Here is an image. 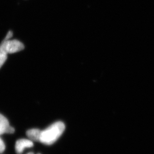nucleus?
Returning a JSON list of instances; mask_svg holds the SVG:
<instances>
[{
	"label": "nucleus",
	"instance_id": "1",
	"mask_svg": "<svg viewBox=\"0 0 154 154\" xmlns=\"http://www.w3.org/2000/svg\"><path fill=\"white\" fill-rule=\"evenodd\" d=\"M66 129L64 123L58 121L54 123L44 130L42 131L40 141L42 144L51 145L61 136Z\"/></svg>",
	"mask_w": 154,
	"mask_h": 154
},
{
	"label": "nucleus",
	"instance_id": "7",
	"mask_svg": "<svg viewBox=\"0 0 154 154\" xmlns=\"http://www.w3.org/2000/svg\"><path fill=\"white\" fill-rule=\"evenodd\" d=\"M5 148H6V146L5 145L4 142L2 140L1 138H0V154L4 152Z\"/></svg>",
	"mask_w": 154,
	"mask_h": 154
},
{
	"label": "nucleus",
	"instance_id": "9",
	"mask_svg": "<svg viewBox=\"0 0 154 154\" xmlns=\"http://www.w3.org/2000/svg\"><path fill=\"white\" fill-rule=\"evenodd\" d=\"M34 154L33 153H32V152H30V153H28V154Z\"/></svg>",
	"mask_w": 154,
	"mask_h": 154
},
{
	"label": "nucleus",
	"instance_id": "5",
	"mask_svg": "<svg viewBox=\"0 0 154 154\" xmlns=\"http://www.w3.org/2000/svg\"><path fill=\"white\" fill-rule=\"evenodd\" d=\"M42 131L38 129H31L26 131L27 137L32 141H39Z\"/></svg>",
	"mask_w": 154,
	"mask_h": 154
},
{
	"label": "nucleus",
	"instance_id": "6",
	"mask_svg": "<svg viewBox=\"0 0 154 154\" xmlns=\"http://www.w3.org/2000/svg\"><path fill=\"white\" fill-rule=\"evenodd\" d=\"M7 54L5 51L0 48V69L7 59Z\"/></svg>",
	"mask_w": 154,
	"mask_h": 154
},
{
	"label": "nucleus",
	"instance_id": "4",
	"mask_svg": "<svg viewBox=\"0 0 154 154\" xmlns=\"http://www.w3.org/2000/svg\"><path fill=\"white\" fill-rule=\"evenodd\" d=\"M34 143L29 139H22L18 140L16 143L15 150L17 154H21L25 148H29L33 147Z\"/></svg>",
	"mask_w": 154,
	"mask_h": 154
},
{
	"label": "nucleus",
	"instance_id": "3",
	"mask_svg": "<svg viewBox=\"0 0 154 154\" xmlns=\"http://www.w3.org/2000/svg\"><path fill=\"white\" fill-rule=\"evenodd\" d=\"M15 132V129L11 126L7 119L0 113V135L5 133L13 134Z\"/></svg>",
	"mask_w": 154,
	"mask_h": 154
},
{
	"label": "nucleus",
	"instance_id": "10",
	"mask_svg": "<svg viewBox=\"0 0 154 154\" xmlns=\"http://www.w3.org/2000/svg\"></svg>",
	"mask_w": 154,
	"mask_h": 154
},
{
	"label": "nucleus",
	"instance_id": "2",
	"mask_svg": "<svg viewBox=\"0 0 154 154\" xmlns=\"http://www.w3.org/2000/svg\"><path fill=\"white\" fill-rule=\"evenodd\" d=\"M25 48L22 42L17 39L3 41L0 45V48L7 54H14L23 50Z\"/></svg>",
	"mask_w": 154,
	"mask_h": 154
},
{
	"label": "nucleus",
	"instance_id": "8",
	"mask_svg": "<svg viewBox=\"0 0 154 154\" xmlns=\"http://www.w3.org/2000/svg\"><path fill=\"white\" fill-rule=\"evenodd\" d=\"M13 36V32L12 31H9V32H8L7 35H6V38H5V41H7L9 40L10 38H12Z\"/></svg>",
	"mask_w": 154,
	"mask_h": 154
}]
</instances>
